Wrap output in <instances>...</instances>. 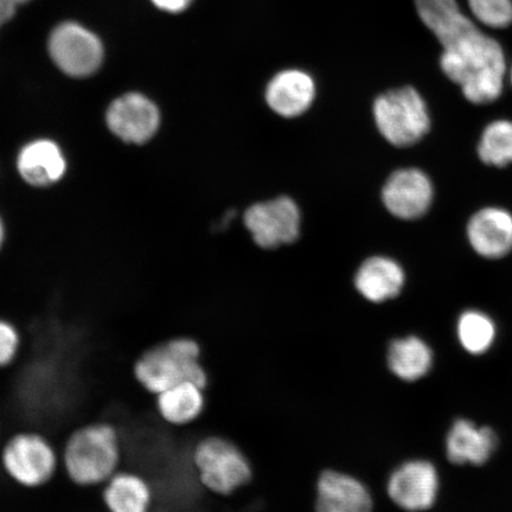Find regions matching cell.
<instances>
[{
	"label": "cell",
	"mask_w": 512,
	"mask_h": 512,
	"mask_svg": "<svg viewBox=\"0 0 512 512\" xmlns=\"http://www.w3.org/2000/svg\"><path fill=\"white\" fill-rule=\"evenodd\" d=\"M421 21L443 46L440 67L473 105H489L503 93L507 61L501 44L460 10L457 0H437Z\"/></svg>",
	"instance_id": "obj_1"
},
{
	"label": "cell",
	"mask_w": 512,
	"mask_h": 512,
	"mask_svg": "<svg viewBox=\"0 0 512 512\" xmlns=\"http://www.w3.org/2000/svg\"><path fill=\"white\" fill-rule=\"evenodd\" d=\"M61 471L82 489L101 488L121 469L123 438L108 421H93L76 427L60 448Z\"/></svg>",
	"instance_id": "obj_2"
},
{
	"label": "cell",
	"mask_w": 512,
	"mask_h": 512,
	"mask_svg": "<svg viewBox=\"0 0 512 512\" xmlns=\"http://www.w3.org/2000/svg\"><path fill=\"white\" fill-rule=\"evenodd\" d=\"M202 355V345L195 337H171L138 356L132 369L134 380L153 396L182 382L207 388L209 376Z\"/></svg>",
	"instance_id": "obj_3"
},
{
	"label": "cell",
	"mask_w": 512,
	"mask_h": 512,
	"mask_svg": "<svg viewBox=\"0 0 512 512\" xmlns=\"http://www.w3.org/2000/svg\"><path fill=\"white\" fill-rule=\"evenodd\" d=\"M188 458L197 482L211 494H232L252 478V466L246 454L221 435H203L192 441Z\"/></svg>",
	"instance_id": "obj_4"
},
{
	"label": "cell",
	"mask_w": 512,
	"mask_h": 512,
	"mask_svg": "<svg viewBox=\"0 0 512 512\" xmlns=\"http://www.w3.org/2000/svg\"><path fill=\"white\" fill-rule=\"evenodd\" d=\"M0 467L19 488L41 489L61 471L60 450L41 432L18 431L0 448Z\"/></svg>",
	"instance_id": "obj_5"
},
{
	"label": "cell",
	"mask_w": 512,
	"mask_h": 512,
	"mask_svg": "<svg viewBox=\"0 0 512 512\" xmlns=\"http://www.w3.org/2000/svg\"><path fill=\"white\" fill-rule=\"evenodd\" d=\"M373 112L383 138L396 147L419 143L430 132L431 117L426 101L413 87L381 94L374 102Z\"/></svg>",
	"instance_id": "obj_6"
},
{
	"label": "cell",
	"mask_w": 512,
	"mask_h": 512,
	"mask_svg": "<svg viewBox=\"0 0 512 512\" xmlns=\"http://www.w3.org/2000/svg\"><path fill=\"white\" fill-rule=\"evenodd\" d=\"M387 492L396 507L406 512H430L438 503L441 473L431 459L405 460L390 473Z\"/></svg>",
	"instance_id": "obj_7"
},
{
	"label": "cell",
	"mask_w": 512,
	"mask_h": 512,
	"mask_svg": "<svg viewBox=\"0 0 512 512\" xmlns=\"http://www.w3.org/2000/svg\"><path fill=\"white\" fill-rule=\"evenodd\" d=\"M48 48L56 66L76 79L95 74L104 61V46L100 38L75 22L56 27L49 37Z\"/></svg>",
	"instance_id": "obj_8"
},
{
	"label": "cell",
	"mask_w": 512,
	"mask_h": 512,
	"mask_svg": "<svg viewBox=\"0 0 512 512\" xmlns=\"http://www.w3.org/2000/svg\"><path fill=\"white\" fill-rule=\"evenodd\" d=\"M300 210L290 197L281 196L247 209L245 224L256 245L271 249L296 241L300 232Z\"/></svg>",
	"instance_id": "obj_9"
},
{
	"label": "cell",
	"mask_w": 512,
	"mask_h": 512,
	"mask_svg": "<svg viewBox=\"0 0 512 512\" xmlns=\"http://www.w3.org/2000/svg\"><path fill=\"white\" fill-rule=\"evenodd\" d=\"M106 124L121 142L143 145L156 136L160 112L155 102L144 94L127 93L108 107Z\"/></svg>",
	"instance_id": "obj_10"
},
{
	"label": "cell",
	"mask_w": 512,
	"mask_h": 512,
	"mask_svg": "<svg viewBox=\"0 0 512 512\" xmlns=\"http://www.w3.org/2000/svg\"><path fill=\"white\" fill-rule=\"evenodd\" d=\"M434 200L431 178L415 168L395 171L382 190L384 207L401 220H418L427 214Z\"/></svg>",
	"instance_id": "obj_11"
},
{
	"label": "cell",
	"mask_w": 512,
	"mask_h": 512,
	"mask_svg": "<svg viewBox=\"0 0 512 512\" xmlns=\"http://www.w3.org/2000/svg\"><path fill=\"white\" fill-rule=\"evenodd\" d=\"M467 241L484 259H503L512 251V214L501 207H485L470 217Z\"/></svg>",
	"instance_id": "obj_12"
},
{
	"label": "cell",
	"mask_w": 512,
	"mask_h": 512,
	"mask_svg": "<svg viewBox=\"0 0 512 512\" xmlns=\"http://www.w3.org/2000/svg\"><path fill=\"white\" fill-rule=\"evenodd\" d=\"M368 486L349 473L325 470L318 478L316 512H373Z\"/></svg>",
	"instance_id": "obj_13"
},
{
	"label": "cell",
	"mask_w": 512,
	"mask_h": 512,
	"mask_svg": "<svg viewBox=\"0 0 512 512\" xmlns=\"http://www.w3.org/2000/svg\"><path fill=\"white\" fill-rule=\"evenodd\" d=\"M497 445V435L490 427H479L470 420L458 419L446 432L445 457L452 465H484Z\"/></svg>",
	"instance_id": "obj_14"
},
{
	"label": "cell",
	"mask_w": 512,
	"mask_h": 512,
	"mask_svg": "<svg viewBox=\"0 0 512 512\" xmlns=\"http://www.w3.org/2000/svg\"><path fill=\"white\" fill-rule=\"evenodd\" d=\"M17 170L31 187L48 188L66 175L67 159L59 144L53 140L36 139L19 151Z\"/></svg>",
	"instance_id": "obj_15"
},
{
	"label": "cell",
	"mask_w": 512,
	"mask_h": 512,
	"mask_svg": "<svg viewBox=\"0 0 512 512\" xmlns=\"http://www.w3.org/2000/svg\"><path fill=\"white\" fill-rule=\"evenodd\" d=\"M316 83L300 69H286L273 76L266 88V101L271 110L284 118H296L312 106Z\"/></svg>",
	"instance_id": "obj_16"
},
{
	"label": "cell",
	"mask_w": 512,
	"mask_h": 512,
	"mask_svg": "<svg viewBox=\"0 0 512 512\" xmlns=\"http://www.w3.org/2000/svg\"><path fill=\"white\" fill-rule=\"evenodd\" d=\"M155 490L142 473L120 469L101 486L106 512H152Z\"/></svg>",
	"instance_id": "obj_17"
},
{
	"label": "cell",
	"mask_w": 512,
	"mask_h": 512,
	"mask_svg": "<svg viewBox=\"0 0 512 512\" xmlns=\"http://www.w3.org/2000/svg\"><path fill=\"white\" fill-rule=\"evenodd\" d=\"M405 283L406 275L398 262L383 256L368 259L355 277L357 292L366 302L375 305L398 299Z\"/></svg>",
	"instance_id": "obj_18"
},
{
	"label": "cell",
	"mask_w": 512,
	"mask_h": 512,
	"mask_svg": "<svg viewBox=\"0 0 512 512\" xmlns=\"http://www.w3.org/2000/svg\"><path fill=\"white\" fill-rule=\"evenodd\" d=\"M159 419L176 430L195 425L207 407L206 388L194 382H182L155 396Z\"/></svg>",
	"instance_id": "obj_19"
},
{
	"label": "cell",
	"mask_w": 512,
	"mask_h": 512,
	"mask_svg": "<svg viewBox=\"0 0 512 512\" xmlns=\"http://www.w3.org/2000/svg\"><path fill=\"white\" fill-rule=\"evenodd\" d=\"M386 358L387 367L396 379L414 383L431 374L435 352L424 337L409 334L389 342Z\"/></svg>",
	"instance_id": "obj_20"
},
{
	"label": "cell",
	"mask_w": 512,
	"mask_h": 512,
	"mask_svg": "<svg viewBox=\"0 0 512 512\" xmlns=\"http://www.w3.org/2000/svg\"><path fill=\"white\" fill-rule=\"evenodd\" d=\"M496 324L486 313L467 310L457 322V338L462 348L471 355H483L495 343Z\"/></svg>",
	"instance_id": "obj_21"
},
{
	"label": "cell",
	"mask_w": 512,
	"mask_h": 512,
	"mask_svg": "<svg viewBox=\"0 0 512 512\" xmlns=\"http://www.w3.org/2000/svg\"><path fill=\"white\" fill-rule=\"evenodd\" d=\"M477 153L485 165L505 168L512 164V121L498 119L486 125L480 134Z\"/></svg>",
	"instance_id": "obj_22"
},
{
	"label": "cell",
	"mask_w": 512,
	"mask_h": 512,
	"mask_svg": "<svg viewBox=\"0 0 512 512\" xmlns=\"http://www.w3.org/2000/svg\"><path fill=\"white\" fill-rule=\"evenodd\" d=\"M478 22L492 29H504L512 24V0H467Z\"/></svg>",
	"instance_id": "obj_23"
},
{
	"label": "cell",
	"mask_w": 512,
	"mask_h": 512,
	"mask_svg": "<svg viewBox=\"0 0 512 512\" xmlns=\"http://www.w3.org/2000/svg\"><path fill=\"white\" fill-rule=\"evenodd\" d=\"M23 339L14 323L0 318V369L16 363L22 352Z\"/></svg>",
	"instance_id": "obj_24"
},
{
	"label": "cell",
	"mask_w": 512,
	"mask_h": 512,
	"mask_svg": "<svg viewBox=\"0 0 512 512\" xmlns=\"http://www.w3.org/2000/svg\"><path fill=\"white\" fill-rule=\"evenodd\" d=\"M159 10L169 12V14H181L187 10L192 0H151Z\"/></svg>",
	"instance_id": "obj_25"
},
{
	"label": "cell",
	"mask_w": 512,
	"mask_h": 512,
	"mask_svg": "<svg viewBox=\"0 0 512 512\" xmlns=\"http://www.w3.org/2000/svg\"><path fill=\"white\" fill-rule=\"evenodd\" d=\"M17 6L15 0H0V28L15 16Z\"/></svg>",
	"instance_id": "obj_26"
},
{
	"label": "cell",
	"mask_w": 512,
	"mask_h": 512,
	"mask_svg": "<svg viewBox=\"0 0 512 512\" xmlns=\"http://www.w3.org/2000/svg\"><path fill=\"white\" fill-rule=\"evenodd\" d=\"M5 239V229L2 219H0V248L3 246V242Z\"/></svg>",
	"instance_id": "obj_27"
},
{
	"label": "cell",
	"mask_w": 512,
	"mask_h": 512,
	"mask_svg": "<svg viewBox=\"0 0 512 512\" xmlns=\"http://www.w3.org/2000/svg\"><path fill=\"white\" fill-rule=\"evenodd\" d=\"M15 2L17 3V5H21L30 2V0H15Z\"/></svg>",
	"instance_id": "obj_28"
},
{
	"label": "cell",
	"mask_w": 512,
	"mask_h": 512,
	"mask_svg": "<svg viewBox=\"0 0 512 512\" xmlns=\"http://www.w3.org/2000/svg\"><path fill=\"white\" fill-rule=\"evenodd\" d=\"M509 78H510V82H511V85H512V66H511V68H510Z\"/></svg>",
	"instance_id": "obj_29"
},
{
	"label": "cell",
	"mask_w": 512,
	"mask_h": 512,
	"mask_svg": "<svg viewBox=\"0 0 512 512\" xmlns=\"http://www.w3.org/2000/svg\"><path fill=\"white\" fill-rule=\"evenodd\" d=\"M0 437H2V426H0Z\"/></svg>",
	"instance_id": "obj_30"
}]
</instances>
